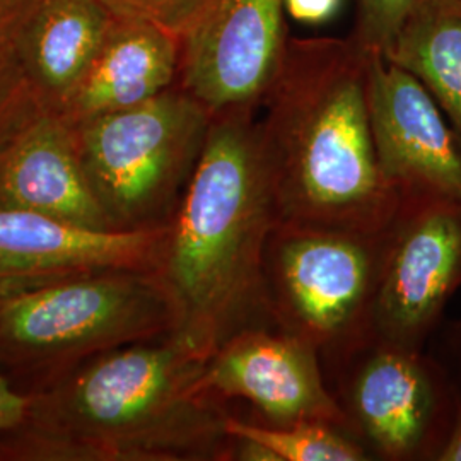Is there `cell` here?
<instances>
[{"label":"cell","instance_id":"cb8c5ba5","mask_svg":"<svg viewBox=\"0 0 461 461\" xmlns=\"http://www.w3.org/2000/svg\"><path fill=\"white\" fill-rule=\"evenodd\" d=\"M340 0H285V14L299 23L320 24L337 13Z\"/></svg>","mask_w":461,"mask_h":461},{"label":"cell","instance_id":"ba28073f","mask_svg":"<svg viewBox=\"0 0 461 461\" xmlns=\"http://www.w3.org/2000/svg\"><path fill=\"white\" fill-rule=\"evenodd\" d=\"M461 289V202L403 195L388 228L373 337L426 350Z\"/></svg>","mask_w":461,"mask_h":461},{"label":"cell","instance_id":"e0dca14e","mask_svg":"<svg viewBox=\"0 0 461 461\" xmlns=\"http://www.w3.org/2000/svg\"><path fill=\"white\" fill-rule=\"evenodd\" d=\"M230 436L265 446L277 461H366L369 453L344 429L321 422L268 424L251 422L230 413Z\"/></svg>","mask_w":461,"mask_h":461},{"label":"cell","instance_id":"ac0fdd59","mask_svg":"<svg viewBox=\"0 0 461 461\" xmlns=\"http://www.w3.org/2000/svg\"><path fill=\"white\" fill-rule=\"evenodd\" d=\"M43 108L13 41H0V158Z\"/></svg>","mask_w":461,"mask_h":461},{"label":"cell","instance_id":"ffe728a7","mask_svg":"<svg viewBox=\"0 0 461 461\" xmlns=\"http://www.w3.org/2000/svg\"><path fill=\"white\" fill-rule=\"evenodd\" d=\"M120 19L144 21L183 38L212 0H101Z\"/></svg>","mask_w":461,"mask_h":461},{"label":"cell","instance_id":"6da1fadb","mask_svg":"<svg viewBox=\"0 0 461 461\" xmlns=\"http://www.w3.org/2000/svg\"><path fill=\"white\" fill-rule=\"evenodd\" d=\"M205 363L175 335L91 357L28 392L0 461H230V411L198 386Z\"/></svg>","mask_w":461,"mask_h":461},{"label":"cell","instance_id":"7a4b0ae2","mask_svg":"<svg viewBox=\"0 0 461 461\" xmlns=\"http://www.w3.org/2000/svg\"><path fill=\"white\" fill-rule=\"evenodd\" d=\"M369 57L347 38H289L257 118L279 221L381 232L400 194L379 166L367 108Z\"/></svg>","mask_w":461,"mask_h":461},{"label":"cell","instance_id":"5b68a950","mask_svg":"<svg viewBox=\"0 0 461 461\" xmlns=\"http://www.w3.org/2000/svg\"><path fill=\"white\" fill-rule=\"evenodd\" d=\"M212 113L178 84L74 129L86 175L113 230L166 228L194 176Z\"/></svg>","mask_w":461,"mask_h":461},{"label":"cell","instance_id":"5bb4252c","mask_svg":"<svg viewBox=\"0 0 461 461\" xmlns=\"http://www.w3.org/2000/svg\"><path fill=\"white\" fill-rule=\"evenodd\" d=\"M182 38L144 21L115 17L98 55L60 115L70 123L142 104L176 86Z\"/></svg>","mask_w":461,"mask_h":461},{"label":"cell","instance_id":"8fae6325","mask_svg":"<svg viewBox=\"0 0 461 461\" xmlns=\"http://www.w3.org/2000/svg\"><path fill=\"white\" fill-rule=\"evenodd\" d=\"M367 108L379 166L403 195L461 202V142L412 74L371 53Z\"/></svg>","mask_w":461,"mask_h":461},{"label":"cell","instance_id":"7402d4cb","mask_svg":"<svg viewBox=\"0 0 461 461\" xmlns=\"http://www.w3.org/2000/svg\"><path fill=\"white\" fill-rule=\"evenodd\" d=\"M434 356L445 364L461 392V318L441 329L438 352Z\"/></svg>","mask_w":461,"mask_h":461},{"label":"cell","instance_id":"3957f363","mask_svg":"<svg viewBox=\"0 0 461 461\" xmlns=\"http://www.w3.org/2000/svg\"><path fill=\"white\" fill-rule=\"evenodd\" d=\"M277 221L257 112L212 115L152 270L176 313L171 335L203 359L245 330L276 327L265 294L264 255Z\"/></svg>","mask_w":461,"mask_h":461},{"label":"cell","instance_id":"30bf717a","mask_svg":"<svg viewBox=\"0 0 461 461\" xmlns=\"http://www.w3.org/2000/svg\"><path fill=\"white\" fill-rule=\"evenodd\" d=\"M198 386L226 405L247 402L262 422H321L348 432L316 350L277 327L234 335L207 359Z\"/></svg>","mask_w":461,"mask_h":461},{"label":"cell","instance_id":"4fadbf2b","mask_svg":"<svg viewBox=\"0 0 461 461\" xmlns=\"http://www.w3.org/2000/svg\"><path fill=\"white\" fill-rule=\"evenodd\" d=\"M166 228L84 230L36 212L0 209V276H53L104 268L154 270Z\"/></svg>","mask_w":461,"mask_h":461},{"label":"cell","instance_id":"7c38bea8","mask_svg":"<svg viewBox=\"0 0 461 461\" xmlns=\"http://www.w3.org/2000/svg\"><path fill=\"white\" fill-rule=\"evenodd\" d=\"M0 209L36 212L84 230H113L86 175L72 125L47 108L0 158Z\"/></svg>","mask_w":461,"mask_h":461},{"label":"cell","instance_id":"52a82bcc","mask_svg":"<svg viewBox=\"0 0 461 461\" xmlns=\"http://www.w3.org/2000/svg\"><path fill=\"white\" fill-rule=\"evenodd\" d=\"M325 375L371 460L441 461L460 424L461 392L436 356L371 337Z\"/></svg>","mask_w":461,"mask_h":461},{"label":"cell","instance_id":"8992f818","mask_svg":"<svg viewBox=\"0 0 461 461\" xmlns=\"http://www.w3.org/2000/svg\"><path fill=\"white\" fill-rule=\"evenodd\" d=\"M388 228L364 232L277 221L268 234L265 294L274 325L313 347L323 369L373 337Z\"/></svg>","mask_w":461,"mask_h":461},{"label":"cell","instance_id":"603a6c76","mask_svg":"<svg viewBox=\"0 0 461 461\" xmlns=\"http://www.w3.org/2000/svg\"><path fill=\"white\" fill-rule=\"evenodd\" d=\"M43 0H0V41H13Z\"/></svg>","mask_w":461,"mask_h":461},{"label":"cell","instance_id":"9c48e42d","mask_svg":"<svg viewBox=\"0 0 461 461\" xmlns=\"http://www.w3.org/2000/svg\"><path fill=\"white\" fill-rule=\"evenodd\" d=\"M285 0H212L182 38L178 86L212 115L258 112L289 36Z\"/></svg>","mask_w":461,"mask_h":461},{"label":"cell","instance_id":"d6986e66","mask_svg":"<svg viewBox=\"0 0 461 461\" xmlns=\"http://www.w3.org/2000/svg\"><path fill=\"white\" fill-rule=\"evenodd\" d=\"M417 0H357L350 38L366 50L386 57Z\"/></svg>","mask_w":461,"mask_h":461},{"label":"cell","instance_id":"484cf974","mask_svg":"<svg viewBox=\"0 0 461 461\" xmlns=\"http://www.w3.org/2000/svg\"><path fill=\"white\" fill-rule=\"evenodd\" d=\"M441 461H461V420L441 456Z\"/></svg>","mask_w":461,"mask_h":461},{"label":"cell","instance_id":"d4e9b609","mask_svg":"<svg viewBox=\"0 0 461 461\" xmlns=\"http://www.w3.org/2000/svg\"><path fill=\"white\" fill-rule=\"evenodd\" d=\"M81 274V272H76ZM74 274H53V276H0V304L24 291L47 285L55 280L66 279Z\"/></svg>","mask_w":461,"mask_h":461},{"label":"cell","instance_id":"9a60e30c","mask_svg":"<svg viewBox=\"0 0 461 461\" xmlns=\"http://www.w3.org/2000/svg\"><path fill=\"white\" fill-rule=\"evenodd\" d=\"M113 19L101 0H43L17 32V59L47 110H66Z\"/></svg>","mask_w":461,"mask_h":461},{"label":"cell","instance_id":"44dd1931","mask_svg":"<svg viewBox=\"0 0 461 461\" xmlns=\"http://www.w3.org/2000/svg\"><path fill=\"white\" fill-rule=\"evenodd\" d=\"M30 407V393L19 390L0 366V434L17 428Z\"/></svg>","mask_w":461,"mask_h":461},{"label":"cell","instance_id":"2e32d148","mask_svg":"<svg viewBox=\"0 0 461 461\" xmlns=\"http://www.w3.org/2000/svg\"><path fill=\"white\" fill-rule=\"evenodd\" d=\"M384 59L428 89L461 142V0H417Z\"/></svg>","mask_w":461,"mask_h":461},{"label":"cell","instance_id":"277c9868","mask_svg":"<svg viewBox=\"0 0 461 461\" xmlns=\"http://www.w3.org/2000/svg\"><path fill=\"white\" fill-rule=\"evenodd\" d=\"M175 329L173 303L152 270L81 272L0 304V366L28 393L99 354Z\"/></svg>","mask_w":461,"mask_h":461}]
</instances>
